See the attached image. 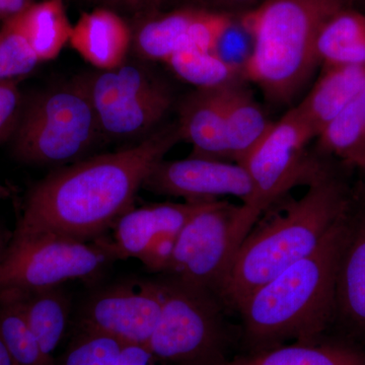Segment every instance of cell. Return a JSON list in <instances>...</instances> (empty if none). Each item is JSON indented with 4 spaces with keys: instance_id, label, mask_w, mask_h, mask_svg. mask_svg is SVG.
<instances>
[{
    "instance_id": "obj_1",
    "label": "cell",
    "mask_w": 365,
    "mask_h": 365,
    "mask_svg": "<svg viewBox=\"0 0 365 365\" xmlns=\"http://www.w3.org/2000/svg\"><path fill=\"white\" fill-rule=\"evenodd\" d=\"M182 140L178 123L135 145L60 168L31 189L16 235L51 232L93 241L133 207L158 163Z\"/></svg>"
},
{
    "instance_id": "obj_2",
    "label": "cell",
    "mask_w": 365,
    "mask_h": 365,
    "mask_svg": "<svg viewBox=\"0 0 365 365\" xmlns=\"http://www.w3.org/2000/svg\"><path fill=\"white\" fill-rule=\"evenodd\" d=\"M351 195L325 163L304 196L257 222L218 294L225 309L237 312L255 290L314 253L345 215Z\"/></svg>"
},
{
    "instance_id": "obj_3",
    "label": "cell",
    "mask_w": 365,
    "mask_h": 365,
    "mask_svg": "<svg viewBox=\"0 0 365 365\" xmlns=\"http://www.w3.org/2000/svg\"><path fill=\"white\" fill-rule=\"evenodd\" d=\"M348 210V209H347ZM347 211L318 249L255 290L237 313L241 353L325 337L335 309L336 274Z\"/></svg>"
},
{
    "instance_id": "obj_4",
    "label": "cell",
    "mask_w": 365,
    "mask_h": 365,
    "mask_svg": "<svg viewBox=\"0 0 365 365\" xmlns=\"http://www.w3.org/2000/svg\"><path fill=\"white\" fill-rule=\"evenodd\" d=\"M354 0H264L239 14V23L253 39L242 64L247 81L258 86L269 102L289 104L319 66L317 39L333 14Z\"/></svg>"
},
{
    "instance_id": "obj_5",
    "label": "cell",
    "mask_w": 365,
    "mask_h": 365,
    "mask_svg": "<svg viewBox=\"0 0 365 365\" xmlns=\"http://www.w3.org/2000/svg\"><path fill=\"white\" fill-rule=\"evenodd\" d=\"M163 304L148 348L165 365H227L235 355L227 309L213 292L174 278L160 280Z\"/></svg>"
},
{
    "instance_id": "obj_6",
    "label": "cell",
    "mask_w": 365,
    "mask_h": 365,
    "mask_svg": "<svg viewBox=\"0 0 365 365\" xmlns=\"http://www.w3.org/2000/svg\"><path fill=\"white\" fill-rule=\"evenodd\" d=\"M102 135L86 78L46 91L20 118L14 153L36 165H71L86 158Z\"/></svg>"
},
{
    "instance_id": "obj_7",
    "label": "cell",
    "mask_w": 365,
    "mask_h": 365,
    "mask_svg": "<svg viewBox=\"0 0 365 365\" xmlns=\"http://www.w3.org/2000/svg\"><path fill=\"white\" fill-rule=\"evenodd\" d=\"M261 213L248 204L209 203L178 235L167 276L218 297L242 242Z\"/></svg>"
},
{
    "instance_id": "obj_8",
    "label": "cell",
    "mask_w": 365,
    "mask_h": 365,
    "mask_svg": "<svg viewBox=\"0 0 365 365\" xmlns=\"http://www.w3.org/2000/svg\"><path fill=\"white\" fill-rule=\"evenodd\" d=\"M118 258L111 240L51 232L16 235L0 258V292H29L96 277Z\"/></svg>"
},
{
    "instance_id": "obj_9",
    "label": "cell",
    "mask_w": 365,
    "mask_h": 365,
    "mask_svg": "<svg viewBox=\"0 0 365 365\" xmlns=\"http://www.w3.org/2000/svg\"><path fill=\"white\" fill-rule=\"evenodd\" d=\"M314 138L311 127L294 107L274 122L242 162L253 182L252 207L261 215L284 199L290 190L309 186L325 165V158L309 151Z\"/></svg>"
},
{
    "instance_id": "obj_10",
    "label": "cell",
    "mask_w": 365,
    "mask_h": 365,
    "mask_svg": "<svg viewBox=\"0 0 365 365\" xmlns=\"http://www.w3.org/2000/svg\"><path fill=\"white\" fill-rule=\"evenodd\" d=\"M86 79L101 133L113 140L148 133L173 104L167 86L143 67L122 64Z\"/></svg>"
},
{
    "instance_id": "obj_11",
    "label": "cell",
    "mask_w": 365,
    "mask_h": 365,
    "mask_svg": "<svg viewBox=\"0 0 365 365\" xmlns=\"http://www.w3.org/2000/svg\"><path fill=\"white\" fill-rule=\"evenodd\" d=\"M160 281L119 284L93 294L79 314V328L146 347L162 314Z\"/></svg>"
},
{
    "instance_id": "obj_12",
    "label": "cell",
    "mask_w": 365,
    "mask_h": 365,
    "mask_svg": "<svg viewBox=\"0 0 365 365\" xmlns=\"http://www.w3.org/2000/svg\"><path fill=\"white\" fill-rule=\"evenodd\" d=\"M143 188L185 202H213L223 196L251 206L254 202L253 182L244 165L209 158L163 160L151 170Z\"/></svg>"
},
{
    "instance_id": "obj_13",
    "label": "cell",
    "mask_w": 365,
    "mask_h": 365,
    "mask_svg": "<svg viewBox=\"0 0 365 365\" xmlns=\"http://www.w3.org/2000/svg\"><path fill=\"white\" fill-rule=\"evenodd\" d=\"M352 196L336 274L334 322L365 339V188ZM332 323V325H333Z\"/></svg>"
},
{
    "instance_id": "obj_14",
    "label": "cell",
    "mask_w": 365,
    "mask_h": 365,
    "mask_svg": "<svg viewBox=\"0 0 365 365\" xmlns=\"http://www.w3.org/2000/svg\"><path fill=\"white\" fill-rule=\"evenodd\" d=\"M209 203L163 202L129 209L113 225L114 232L110 240L118 260H139L158 237L179 235L190 218Z\"/></svg>"
},
{
    "instance_id": "obj_15",
    "label": "cell",
    "mask_w": 365,
    "mask_h": 365,
    "mask_svg": "<svg viewBox=\"0 0 365 365\" xmlns=\"http://www.w3.org/2000/svg\"><path fill=\"white\" fill-rule=\"evenodd\" d=\"M222 88H196L180 105L177 123L190 157L228 162Z\"/></svg>"
},
{
    "instance_id": "obj_16",
    "label": "cell",
    "mask_w": 365,
    "mask_h": 365,
    "mask_svg": "<svg viewBox=\"0 0 365 365\" xmlns=\"http://www.w3.org/2000/svg\"><path fill=\"white\" fill-rule=\"evenodd\" d=\"M132 42L126 21L110 9L85 13L72 28L73 49L91 66L109 71L124 64Z\"/></svg>"
},
{
    "instance_id": "obj_17",
    "label": "cell",
    "mask_w": 365,
    "mask_h": 365,
    "mask_svg": "<svg viewBox=\"0 0 365 365\" xmlns=\"http://www.w3.org/2000/svg\"><path fill=\"white\" fill-rule=\"evenodd\" d=\"M364 88L365 64L323 67L309 95L295 108L317 138Z\"/></svg>"
},
{
    "instance_id": "obj_18",
    "label": "cell",
    "mask_w": 365,
    "mask_h": 365,
    "mask_svg": "<svg viewBox=\"0 0 365 365\" xmlns=\"http://www.w3.org/2000/svg\"><path fill=\"white\" fill-rule=\"evenodd\" d=\"M246 81L245 78L235 79L222 88L228 162L240 165L274 123Z\"/></svg>"
},
{
    "instance_id": "obj_19",
    "label": "cell",
    "mask_w": 365,
    "mask_h": 365,
    "mask_svg": "<svg viewBox=\"0 0 365 365\" xmlns=\"http://www.w3.org/2000/svg\"><path fill=\"white\" fill-rule=\"evenodd\" d=\"M4 26L18 33L39 62L55 59L71 40L72 28L63 0H43L6 19Z\"/></svg>"
},
{
    "instance_id": "obj_20",
    "label": "cell",
    "mask_w": 365,
    "mask_h": 365,
    "mask_svg": "<svg viewBox=\"0 0 365 365\" xmlns=\"http://www.w3.org/2000/svg\"><path fill=\"white\" fill-rule=\"evenodd\" d=\"M227 365H365V353L354 346L324 337L260 352L240 353Z\"/></svg>"
},
{
    "instance_id": "obj_21",
    "label": "cell",
    "mask_w": 365,
    "mask_h": 365,
    "mask_svg": "<svg viewBox=\"0 0 365 365\" xmlns=\"http://www.w3.org/2000/svg\"><path fill=\"white\" fill-rule=\"evenodd\" d=\"M14 292L26 323L46 357L56 364L55 350L66 335L71 314V300L63 288L54 287L29 292Z\"/></svg>"
},
{
    "instance_id": "obj_22",
    "label": "cell",
    "mask_w": 365,
    "mask_h": 365,
    "mask_svg": "<svg viewBox=\"0 0 365 365\" xmlns=\"http://www.w3.org/2000/svg\"><path fill=\"white\" fill-rule=\"evenodd\" d=\"M317 57L323 67L365 64V14L345 7L319 30Z\"/></svg>"
},
{
    "instance_id": "obj_23",
    "label": "cell",
    "mask_w": 365,
    "mask_h": 365,
    "mask_svg": "<svg viewBox=\"0 0 365 365\" xmlns=\"http://www.w3.org/2000/svg\"><path fill=\"white\" fill-rule=\"evenodd\" d=\"M321 157L365 170V88L317 137Z\"/></svg>"
},
{
    "instance_id": "obj_24",
    "label": "cell",
    "mask_w": 365,
    "mask_h": 365,
    "mask_svg": "<svg viewBox=\"0 0 365 365\" xmlns=\"http://www.w3.org/2000/svg\"><path fill=\"white\" fill-rule=\"evenodd\" d=\"M200 11L185 7L144 21L134 36L136 51L143 58L165 62L175 53L188 49L190 31Z\"/></svg>"
},
{
    "instance_id": "obj_25",
    "label": "cell",
    "mask_w": 365,
    "mask_h": 365,
    "mask_svg": "<svg viewBox=\"0 0 365 365\" xmlns=\"http://www.w3.org/2000/svg\"><path fill=\"white\" fill-rule=\"evenodd\" d=\"M170 71L196 88H218L245 78L242 64L223 58L218 51L184 49L165 61Z\"/></svg>"
},
{
    "instance_id": "obj_26",
    "label": "cell",
    "mask_w": 365,
    "mask_h": 365,
    "mask_svg": "<svg viewBox=\"0 0 365 365\" xmlns=\"http://www.w3.org/2000/svg\"><path fill=\"white\" fill-rule=\"evenodd\" d=\"M0 337L16 365H55L41 349L14 292H0Z\"/></svg>"
},
{
    "instance_id": "obj_27",
    "label": "cell",
    "mask_w": 365,
    "mask_h": 365,
    "mask_svg": "<svg viewBox=\"0 0 365 365\" xmlns=\"http://www.w3.org/2000/svg\"><path fill=\"white\" fill-rule=\"evenodd\" d=\"M124 346L111 336L81 329L63 359L55 365H118Z\"/></svg>"
},
{
    "instance_id": "obj_28",
    "label": "cell",
    "mask_w": 365,
    "mask_h": 365,
    "mask_svg": "<svg viewBox=\"0 0 365 365\" xmlns=\"http://www.w3.org/2000/svg\"><path fill=\"white\" fill-rule=\"evenodd\" d=\"M30 46L6 26L0 29V81H14L32 72L39 64Z\"/></svg>"
},
{
    "instance_id": "obj_29",
    "label": "cell",
    "mask_w": 365,
    "mask_h": 365,
    "mask_svg": "<svg viewBox=\"0 0 365 365\" xmlns=\"http://www.w3.org/2000/svg\"><path fill=\"white\" fill-rule=\"evenodd\" d=\"M16 81H0V143L16 131L20 121L21 93Z\"/></svg>"
},
{
    "instance_id": "obj_30",
    "label": "cell",
    "mask_w": 365,
    "mask_h": 365,
    "mask_svg": "<svg viewBox=\"0 0 365 365\" xmlns=\"http://www.w3.org/2000/svg\"><path fill=\"white\" fill-rule=\"evenodd\" d=\"M178 235L165 234L155 240L139 260L151 272L165 273L172 261Z\"/></svg>"
},
{
    "instance_id": "obj_31",
    "label": "cell",
    "mask_w": 365,
    "mask_h": 365,
    "mask_svg": "<svg viewBox=\"0 0 365 365\" xmlns=\"http://www.w3.org/2000/svg\"><path fill=\"white\" fill-rule=\"evenodd\" d=\"M215 7V11L239 16L260 6L264 0H202Z\"/></svg>"
},
{
    "instance_id": "obj_32",
    "label": "cell",
    "mask_w": 365,
    "mask_h": 365,
    "mask_svg": "<svg viewBox=\"0 0 365 365\" xmlns=\"http://www.w3.org/2000/svg\"><path fill=\"white\" fill-rule=\"evenodd\" d=\"M153 359L148 348L137 345H125L118 365H150Z\"/></svg>"
},
{
    "instance_id": "obj_33",
    "label": "cell",
    "mask_w": 365,
    "mask_h": 365,
    "mask_svg": "<svg viewBox=\"0 0 365 365\" xmlns=\"http://www.w3.org/2000/svg\"><path fill=\"white\" fill-rule=\"evenodd\" d=\"M33 4L32 0H0V16L9 18Z\"/></svg>"
},
{
    "instance_id": "obj_34",
    "label": "cell",
    "mask_w": 365,
    "mask_h": 365,
    "mask_svg": "<svg viewBox=\"0 0 365 365\" xmlns=\"http://www.w3.org/2000/svg\"><path fill=\"white\" fill-rule=\"evenodd\" d=\"M0 365H16L1 337H0Z\"/></svg>"
},
{
    "instance_id": "obj_35",
    "label": "cell",
    "mask_w": 365,
    "mask_h": 365,
    "mask_svg": "<svg viewBox=\"0 0 365 365\" xmlns=\"http://www.w3.org/2000/svg\"><path fill=\"white\" fill-rule=\"evenodd\" d=\"M110 4H120V6H125L128 7H136L145 4L148 0H106Z\"/></svg>"
},
{
    "instance_id": "obj_36",
    "label": "cell",
    "mask_w": 365,
    "mask_h": 365,
    "mask_svg": "<svg viewBox=\"0 0 365 365\" xmlns=\"http://www.w3.org/2000/svg\"><path fill=\"white\" fill-rule=\"evenodd\" d=\"M9 196H11V192H9V188L0 182V200L9 198Z\"/></svg>"
},
{
    "instance_id": "obj_37",
    "label": "cell",
    "mask_w": 365,
    "mask_h": 365,
    "mask_svg": "<svg viewBox=\"0 0 365 365\" xmlns=\"http://www.w3.org/2000/svg\"><path fill=\"white\" fill-rule=\"evenodd\" d=\"M364 172L365 173V170H364Z\"/></svg>"
},
{
    "instance_id": "obj_38",
    "label": "cell",
    "mask_w": 365,
    "mask_h": 365,
    "mask_svg": "<svg viewBox=\"0 0 365 365\" xmlns=\"http://www.w3.org/2000/svg\"><path fill=\"white\" fill-rule=\"evenodd\" d=\"M364 2H365V0H364Z\"/></svg>"
}]
</instances>
